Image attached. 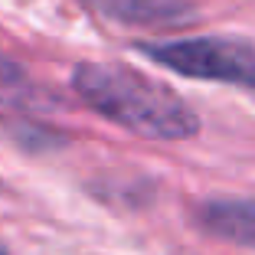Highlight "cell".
Masks as SVG:
<instances>
[{
  "label": "cell",
  "instance_id": "1",
  "mask_svg": "<svg viewBox=\"0 0 255 255\" xmlns=\"http://www.w3.org/2000/svg\"><path fill=\"white\" fill-rule=\"evenodd\" d=\"M72 92L95 115L147 141H187L200 134V115L160 79L121 62H79Z\"/></svg>",
  "mask_w": 255,
  "mask_h": 255
},
{
  "label": "cell",
  "instance_id": "2",
  "mask_svg": "<svg viewBox=\"0 0 255 255\" xmlns=\"http://www.w3.org/2000/svg\"><path fill=\"white\" fill-rule=\"evenodd\" d=\"M154 66L183 79L219 82L255 92V43L239 36H183V39H141L134 46Z\"/></svg>",
  "mask_w": 255,
  "mask_h": 255
},
{
  "label": "cell",
  "instance_id": "3",
  "mask_svg": "<svg viewBox=\"0 0 255 255\" xmlns=\"http://www.w3.org/2000/svg\"><path fill=\"white\" fill-rule=\"evenodd\" d=\"M121 26H187L200 16L193 0H75Z\"/></svg>",
  "mask_w": 255,
  "mask_h": 255
},
{
  "label": "cell",
  "instance_id": "4",
  "mask_svg": "<svg viewBox=\"0 0 255 255\" xmlns=\"http://www.w3.org/2000/svg\"><path fill=\"white\" fill-rule=\"evenodd\" d=\"M193 223L213 239L255 252V200L249 196H210L193 210Z\"/></svg>",
  "mask_w": 255,
  "mask_h": 255
},
{
  "label": "cell",
  "instance_id": "5",
  "mask_svg": "<svg viewBox=\"0 0 255 255\" xmlns=\"http://www.w3.org/2000/svg\"><path fill=\"white\" fill-rule=\"evenodd\" d=\"M36 95V85L30 82V72L0 53V105H23Z\"/></svg>",
  "mask_w": 255,
  "mask_h": 255
},
{
  "label": "cell",
  "instance_id": "6",
  "mask_svg": "<svg viewBox=\"0 0 255 255\" xmlns=\"http://www.w3.org/2000/svg\"><path fill=\"white\" fill-rule=\"evenodd\" d=\"M0 255H10V249H7V246H3V242H0Z\"/></svg>",
  "mask_w": 255,
  "mask_h": 255
}]
</instances>
